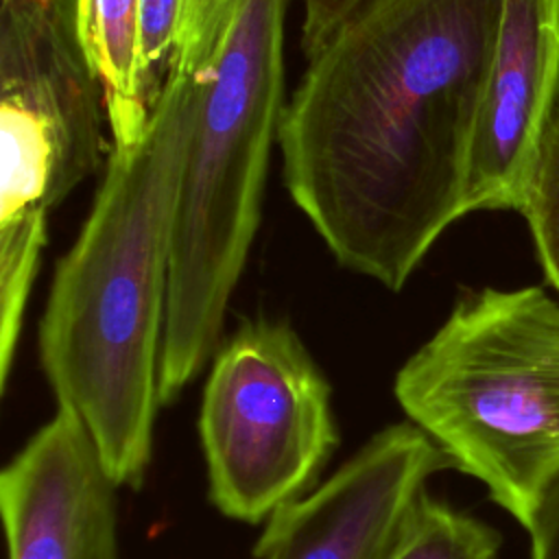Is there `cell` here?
Returning <instances> with one entry per match:
<instances>
[{"label": "cell", "instance_id": "7", "mask_svg": "<svg viewBox=\"0 0 559 559\" xmlns=\"http://www.w3.org/2000/svg\"><path fill=\"white\" fill-rule=\"evenodd\" d=\"M448 456L408 419L373 432L314 489L275 511L255 559H389Z\"/></svg>", "mask_w": 559, "mask_h": 559}, {"label": "cell", "instance_id": "2", "mask_svg": "<svg viewBox=\"0 0 559 559\" xmlns=\"http://www.w3.org/2000/svg\"><path fill=\"white\" fill-rule=\"evenodd\" d=\"M197 103L183 46L142 135L111 144L105 179L59 258L37 330L57 411L87 435L118 489L144 487L162 406L159 367L181 175Z\"/></svg>", "mask_w": 559, "mask_h": 559}, {"label": "cell", "instance_id": "13", "mask_svg": "<svg viewBox=\"0 0 559 559\" xmlns=\"http://www.w3.org/2000/svg\"><path fill=\"white\" fill-rule=\"evenodd\" d=\"M188 0H142L140 35L146 74L157 92L177 50Z\"/></svg>", "mask_w": 559, "mask_h": 559}, {"label": "cell", "instance_id": "15", "mask_svg": "<svg viewBox=\"0 0 559 559\" xmlns=\"http://www.w3.org/2000/svg\"><path fill=\"white\" fill-rule=\"evenodd\" d=\"M531 559H559V472L546 485L531 524Z\"/></svg>", "mask_w": 559, "mask_h": 559}, {"label": "cell", "instance_id": "1", "mask_svg": "<svg viewBox=\"0 0 559 559\" xmlns=\"http://www.w3.org/2000/svg\"><path fill=\"white\" fill-rule=\"evenodd\" d=\"M504 0H369L308 57L277 146L336 262L397 293L465 216Z\"/></svg>", "mask_w": 559, "mask_h": 559}, {"label": "cell", "instance_id": "11", "mask_svg": "<svg viewBox=\"0 0 559 559\" xmlns=\"http://www.w3.org/2000/svg\"><path fill=\"white\" fill-rule=\"evenodd\" d=\"M498 552L500 535L489 524L426 491L389 559H498Z\"/></svg>", "mask_w": 559, "mask_h": 559}, {"label": "cell", "instance_id": "3", "mask_svg": "<svg viewBox=\"0 0 559 559\" xmlns=\"http://www.w3.org/2000/svg\"><path fill=\"white\" fill-rule=\"evenodd\" d=\"M290 0H188L179 46L197 103L179 188L159 367L175 404L223 345L231 295L260 227L284 114V22Z\"/></svg>", "mask_w": 559, "mask_h": 559}, {"label": "cell", "instance_id": "4", "mask_svg": "<svg viewBox=\"0 0 559 559\" xmlns=\"http://www.w3.org/2000/svg\"><path fill=\"white\" fill-rule=\"evenodd\" d=\"M393 395L526 528L559 472V306L535 286L463 295L397 369Z\"/></svg>", "mask_w": 559, "mask_h": 559}, {"label": "cell", "instance_id": "5", "mask_svg": "<svg viewBox=\"0 0 559 559\" xmlns=\"http://www.w3.org/2000/svg\"><path fill=\"white\" fill-rule=\"evenodd\" d=\"M105 118L79 0H0V391L9 384L48 216L111 153Z\"/></svg>", "mask_w": 559, "mask_h": 559}, {"label": "cell", "instance_id": "8", "mask_svg": "<svg viewBox=\"0 0 559 559\" xmlns=\"http://www.w3.org/2000/svg\"><path fill=\"white\" fill-rule=\"evenodd\" d=\"M116 491L83 428L55 411L0 472L7 559H120Z\"/></svg>", "mask_w": 559, "mask_h": 559}, {"label": "cell", "instance_id": "6", "mask_svg": "<svg viewBox=\"0 0 559 559\" xmlns=\"http://www.w3.org/2000/svg\"><path fill=\"white\" fill-rule=\"evenodd\" d=\"M212 507L262 524L314 489L341 443L332 386L295 328L249 319L218 347L199 406Z\"/></svg>", "mask_w": 559, "mask_h": 559}, {"label": "cell", "instance_id": "9", "mask_svg": "<svg viewBox=\"0 0 559 559\" xmlns=\"http://www.w3.org/2000/svg\"><path fill=\"white\" fill-rule=\"evenodd\" d=\"M559 98V0H504L472 144L465 212L522 207Z\"/></svg>", "mask_w": 559, "mask_h": 559}, {"label": "cell", "instance_id": "12", "mask_svg": "<svg viewBox=\"0 0 559 559\" xmlns=\"http://www.w3.org/2000/svg\"><path fill=\"white\" fill-rule=\"evenodd\" d=\"M520 212L528 221L546 280L559 290V98L537 148Z\"/></svg>", "mask_w": 559, "mask_h": 559}, {"label": "cell", "instance_id": "14", "mask_svg": "<svg viewBox=\"0 0 559 559\" xmlns=\"http://www.w3.org/2000/svg\"><path fill=\"white\" fill-rule=\"evenodd\" d=\"M369 0H301V50L312 57L325 39Z\"/></svg>", "mask_w": 559, "mask_h": 559}, {"label": "cell", "instance_id": "10", "mask_svg": "<svg viewBox=\"0 0 559 559\" xmlns=\"http://www.w3.org/2000/svg\"><path fill=\"white\" fill-rule=\"evenodd\" d=\"M142 0H79V26L90 61L103 83L111 144L135 142L159 92L142 57Z\"/></svg>", "mask_w": 559, "mask_h": 559}]
</instances>
